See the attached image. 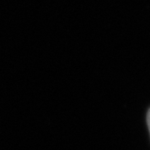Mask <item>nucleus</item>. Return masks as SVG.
Returning <instances> with one entry per match:
<instances>
[{
  "label": "nucleus",
  "mask_w": 150,
  "mask_h": 150,
  "mask_svg": "<svg viewBox=\"0 0 150 150\" xmlns=\"http://www.w3.org/2000/svg\"><path fill=\"white\" fill-rule=\"evenodd\" d=\"M147 125H148L149 132H150V110H149V111H148V114H147Z\"/></svg>",
  "instance_id": "obj_1"
}]
</instances>
